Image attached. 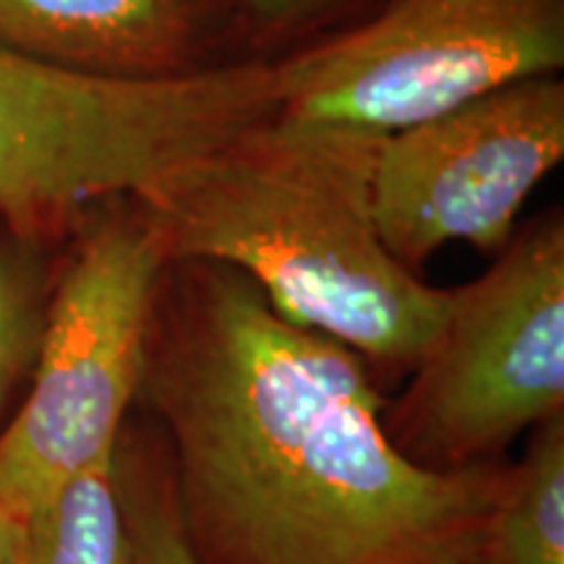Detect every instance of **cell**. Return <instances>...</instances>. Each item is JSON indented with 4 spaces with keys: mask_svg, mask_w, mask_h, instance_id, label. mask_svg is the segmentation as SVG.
I'll list each match as a JSON object with an SVG mask.
<instances>
[{
    "mask_svg": "<svg viewBox=\"0 0 564 564\" xmlns=\"http://www.w3.org/2000/svg\"><path fill=\"white\" fill-rule=\"evenodd\" d=\"M165 262L133 194L97 202L63 243L24 400L0 429V499L21 523L116 449Z\"/></svg>",
    "mask_w": 564,
    "mask_h": 564,
    "instance_id": "obj_4",
    "label": "cell"
},
{
    "mask_svg": "<svg viewBox=\"0 0 564 564\" xmlns=\"http://www.w3.org/2000/svg\"><path fill=\"white\" fill-rule=\"evenodd\" d=\"M137 400L171 442L175 507L199 564H474L499 463L432 470L382 423L369 364L285 319L251 278L167 259Z\"/></svg>",
    "mask_w": 564,
    "mask_h": 564,
    "instance_id": "obj_1",
    "label": "cell"
},
{
    "mask_svg": "<svg viewBox=\"0 0 564 564\" xmlns=\"http://www.w3.org/2000/svg\"><path fill=\"white\" fill-rule=\"evenodd\" d=\"M387 434L432 470L497 463L564 408V212H541L481 278L447 288L432 345Z\"/></svg>",
    "mask_w": 564,
    "mask_h": 564,
    "instance_id": "obj_5",
    "label": "cell"
},
{
    "mask_svg": "<svg viewBox=\"0 0 564 564\" xmlns=\"http://www.w3.org/2000/svg\"><path fill=\"white\" fill-rule=\"evenodd\" d=\"M382 139L274 116L154 175L133 199L167 259L236 267L285 319L379 369L413 371L447 288L426 285L382 243L371 202Z\"/></svg>",
    "mask_w": 564,
    "mask_h": 564,
    "instance_id": "obj_2",
    "label": "cell"
},
{
    "mask_svg": "<svg viewBox=\"0 0 564 564\" xmlns=\"http://www.w3.org/2000/svg\"><path fill=\"white\" fill-rule=\"evenodd\" d=\"M19 564H133L112 455L68 478L24 520Z\"/></svg>",
    "mask_w": 564,
    "mask_h": 564,
    "instance_id": "obj_10",
    "label": "cell"
},
{
    "mask_svg": "<svg viewBox=\"0 0 564 564\" xmlns=\"http://www.w3.org/2000/svg\"><path fill=\"white\" fill-rule=\"evenodd\" d=\"M112 478L129 528L133 564H199L183 533L167 465L121 429L112 449Z\"/></svg>",
    "mask_w": 564,
    "mask_h": 564,
    "instance_id": "obj_12",
    "label": "cell"
},
{
    "mask_svg": "<svg viewBox=\"0 0 564 564\" xmlns=\"http://www.w3.org/2000/svg\"><path fill=\"white\" fill-rule=\"evenodd\" d=\"M24 523L0 499V564H19Z\"/></svg>",
    "mask_w": 564,
    "mask_h": 564,
    "instance_id": "obj_14",
    "label": "cell"
},
{
    "mask_svg": "<svg viewBox=\"0 0 564 564\" xmlns=\"http://www.w3.org/2000/svg\"><path fill=\"white\" fill-rule=\"evenodd\" d=\"M0 47L121 84L192 82L259 63L238 0H0Z\"/></svg>",
    "mask_w": 564,
    "mask_h": 564,
    "instance_id": "obj_8",
    "label": "cell"
},
{
    "mask_svg": "<svg viewBox=\"0 0 564 564\" xmlns=\"http://www.w3.org/2000/svg\"><path fill=\"white\" fill-rule=\"evenodd\" d=\"M274 66L192 82L121 84L63 74L0 47V217L63 246L84 212L278 116Z\"/></svg>",
    "mask_w": 564,
    "mask_h": 564,
    "instance_id": "obj_3",
    "label": "cell"
},
{
    "mask_svg": "<svg viewBox=\"0 0 564 564\" xmlns=\"http://www.w3.org/2000/svg\"><path fill=\"white\" fill-rule=\"evenodd\" d=\"M387 0H238L251 55L282 63L340 37L371 19Z\"/></svg>",
    "mask_w": 564,
    "mask_h": 564,
    "instance_id": "obj_13",
    "label": "cell"
},
{
    "mask_svg": "<svg viewBox=\"0 0 564 564\" xmlns=\"http://www.w3.org/2000/svg\"><path fill=\"white\" fill-rule=\"evenodd\" d=\"M63 246L19 236L0 217V419L37 356Z\"/></svg>",
    "mask_w": 564,
    "mask_h": 564,
    "instance_id": "obj_11",
    "label": "cell"
},
{
    "mask_svg": "<svg viewBox=\"0 0 564 564\" xmlns=\"http://www.w3.org/2000/svg\"><path fill=\"white\" fill-rule=\"evenodd\" d=\"M474 564H497V562H494V560H491V556H489V554H484V556H481V560H476V562H474Z\"/></svg>",
    "mask_w": 564,
    "mask_h": 564,
    "instance_id": "obj_15",
    "label": "cell"
},
{
    "mask_svg": "<svg viewBox=\"0 0 564 564\" xmlns=\"http://www.w3.org/2000/svg\"><path fill=\"white\" fill-rule=\"evenodd\" d=\"M562 68L564 0H387L350 32L274 63L278 118L387 137Z\"/></svg>",
    "mask_w": 564,
    "mask_h": 564,
    "instance_id": "obj_6",
    "label": "cell"
},
{
    "mask_svg": "<svg viewBox=\"0 0 564 564\" xmlns=\"http://www.w3.org/2000/svg\"><path fill=\"white\" fill-rule=\"evenodd\" d=\"M562 160V76L505 84L387 133L371 178L382 243L413 274L449 241L497 257L520 207Z\"/></svg>",
    "mask_w": 564,
    "mask_h": 564,
    "instance_id": "obj_7",
    "label": "cell"
},
{
    "mask_svg": "<svg viewBox=\"0 0 564 564\" xmlns=\"http://www.w3.org/2000/svg\"><path fill=\"white\" fill-rule=\"evenodd\" d=\"M497 564H564V413L535 426L491 514Z\"/></svg>",
    "mask_w": 564,
    "mask_h": 564,
    "instance_id": "obj_9",
    "label": "cell"
}]
</instances>
